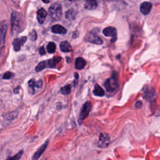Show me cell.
<instances>
[{"instance_id":"obj_26","label":"cell","mask_w":160,"mask_h":160,"mask_svg":"<svg viewBox=\"0 0 160 160\" xmlns=\"http://www.w3.org/2000/svg\"><path fill=\"white\" fill-rule=\"evenodd\" d=\"M30 38L32 41H36L37 39V33L35 31V30H33V31L30 33Z\"/></svg>"},{"instance_id":"obj_17","label":"cell","mask_w":160,"mask_h":160,"mask_svg":"<svg viewBox=\"0 0 160 160\" xmlns=\"http://www.w3.org/2000/svg\"><path fill=\"white\" fill-rule=\"evenodd\" d=\"M18 13L16 12H13L11 15V25H12V29L14 30L16 29L17 26H18L19 20Z\"/></svg>"},{"instance_id":"obj_24","label":"cell","mask_w":160,"mask_h":160,"mask_svg":"<svg viewBox=\"0 0 160 160\" xmlns=\"http://www.w3.org/2000/svg\"><path fill=\"white\" fill-rule=\"evenodd\" d=\"M23 154V151L21 150L20 151H19L16 155L13 156V157H12L8 158L6 160H20L22 157Z\"/></svg>"},{"instance_id":"obj_25","label":"cell","mask_w":160,"mask_h":160,"mask_svg":"<svg viewBox=\"0 0 160 160\" xmlns=\"http://www.w3.org/2000/svg\"><path fill=\"white\" fill-rule=\"evenodd\" d=\"M14 76V74L11 73V72H6L3 76V79H9L12 78Z\"/></svg>"},{"instance_id":"obj_5","label":"cell","mask_w":160,"mask_h":160,"mask_svg":"<svg viewBox=\"0 0 160 160\" xmlns=\"http://www.w3.org/2000/svg\"><path fill=\"white\" fill-rule=\"evenodd\" d=\"M85 39L86 41L90 42V43H92L94 44H103V41L101 38L100 36H98L96 33H94L93 32H90L88 33Z\"/></svg>"},{"instance_id":"obj_18","label":"cell","mask_w":160,"mask_h":160,"mask_svg":"<svg viewBox=\"0 0 160 160\" xmlns=\"http://www.w3.org/2000/svg\"><path fill=\"white\" fill-rule=\"evenodd\" d=\"M8 29V25L6 21H3L1 23V41L4 43L6 36V33Z\"/></svg>"},{"instance_id":"obj_29","label":"cell","mask_w":160,"mask_h":160,"mask_svg":"<svg viewBox=\"0 0 160 160\" xmlns=\"http://www.w3.org/2000/svg\"><path fill=\"white\" fill-rule=\"evenodd\" d=\"M40 54L41 55H44L46 54V51H45V49L44 48L43 46H42L40 48Z\"/></svg>"},{"instance_id":"obj_33","label":"cell","mask_w":160,"mask_h":160,"mask_svg":"<svg viewBox=\"0 0 160 160\" xmlns=\"http://www.w3.org/2000/svg\"><path fill=\"white\" fill-rule=\"evenodd\" d=\"M69 1H71V2H73V1H75L76 0H69Z\"/></svg>"},{"instance_id":"obj_15","label":"cell","mask_w":160,"mask_h":160,"mask_svg":"<svg viewBox=\"0 0 160 160\" xmlns=\"http://www.w3.org/2000/svg\"><path fill=\"white\" fill-rule=\"evenodd\" d=\"M93 94L94 95L96 96H100L102 97L105 96V91L99 85H96L94 86V88L93 90Z\"/></svg>"},{"instance_id":"obj_12","label":"cell","mask_w":160,"mask_h":160,"mask_svg":"<svg viewBox=\"0 0 160 160\" xmlns=\"http://www.w3.org/2000/svg\"><path fill=\"white\" fill-rule=\"evenodd\" d=\"M51 31L54 33L62 34V35H63V34H65L67 32V30L62 25H56L51 27Z\"/></svg>"},{"instance_id":"obj_22","label":"cell","mask_w":160,"mask_h":160,"mask_svg":"<svg viewBox=\"0 0 160 160\" xmlns=\"http://www.w3.org/2000/svg\"><path fill=\"white\" fill-rule=\"evenodd\" d=\"M46 49L49 53H54L56 51V44L53 42H49L47 45Z\"/></svg>"},{"instance_id":"obj_31","label":"cell","mask_w":160,"mask_h":160,"mask_svg":"<svg viewBox=\"0 0 160 160\" xmlns=\"http://www.w3.org/2000/svg\"><path fill=\"white\" fill-rule=\"evenodd\" d=\"M19 90H20V87H18L16 89L14 90V93H18L19 92Z\"/></svg>"},{"instance_id":"obj_30","label":"cell","mask_w":160,"mask_h":160,"mask_svg":"<svg viewBox=\"0 0 160 160\" xmlns=\"http://www.w3.org/2000/svg\"><path fill=\"white\" fill-rule=\"evenodd\" d=\"M43 86V82H42L41 80L36 82V87L38 88H41Z\"/></svg>"},{"instance_id":"obj_8","label":"cell","mask_w":160,"mask_h":160,"mask_svg":"<svg viewBox=\"0 0 160 160\" xmlns=\"http://www.w3.org/2000/svg\"><path fill=\"white\" fill-rule=\"evenodd\" d=\"M26 40H27V37L26 36H22L21 38H18L15 39L13 43L14 51H18L20 50L22 46L26 42Z\"/></svg>"},{"instance_id":"obj_20","label":"cell","mask_w":160,"mask_h":160,"mask_svg":"<svg viewBox=\"0 0 160 160\" xmlns=\"http://www.w3.org/2000/svg\"><path fill=\"white\" fill-rule=\"evenodd\" d=\"M61 59H62V58H59V57H58V58H54L52 59H49L47 62L48 66L51 68H55L56 65V64L58 63Z\"/></svg>"},{"instance_id":"obj_19","label":"cell","mask_w":160,"mask_h":160,"mask_svg":"<svg viewBox=\"0 0 160 160\" xmlns=\"http://www.w3.org/2000/svg\"><path fill=\"white\" fill-rule=\"evenodd\" d=\"M77 14V11L74 9H70L66 11L65 16L70 20H73L76 18V15Z\"/></svg>"},{"instance_id":"obj_7","label":"cell","mask_w":160,"mask_h":160,"mask_svg":"<svg viewBox=\"0 0 160 160\" xmlns=\"http://www.w3.org/2000/svg\"><path fill=\"white\" fill-rule=\"evenodd\" d=\"M110 143V137L106 133H101L99 137L98 146L101 148H105Z\"/></svg>"},{"instance_id":"obj_14","label":"cell","mask_w":160,"mask_h":160,"mask_svg":"<svg viewBox=\"0 0 160 160\" xmlns=\"http://www.w3.org/2000/svg\"><path fill=\"white\" fill-rule=\"evenodd\" d=\"M86 61L82 58H77L75 60V68L77 70H82L86 66Z\"/></svg>"},{"instance_id":"obj_16","label":"cell","mask_w":160,"mask_h":160,"mask_svg":"<svg viewBox=\"0 0 160 160\" xmlns=\"http://www.w3.org/2000/svg\"><path fill=\"white\" fill-rule=\"evenodd\" d=\"M60 49L63 52H70L72 51L71 44L68 41H63L60 44Z\"/></svg>"},{"instance_id":"obj_1","label":"cell","mask_w":160,"mask_h":160,"mask_svg":"<svg viewBox=\"0 0 160 160\" xmlns=\"http://www.w3.org/2000/svg\"><path fill=\"white\" fill-rule=\"evenodd\" d=\"M106 90L109 93H115L119 88L118 76L116 73H114L112 76L106 80L105 83Z\"/></svg>"},{"instance_id":"obj_9","label":"cell","mask_w":160,"mask_h":160,"mask_svg":"<svg viewBox=\"0 0 160 160\" xmlns=\"http://www.w3.org/2000/svg\"><path fill=\"white\" fill-rule=\"evenodd\" d=\"M48 142H49V140H47L46 142L43 144V145H41L38 148V150L35 152V153L33 155V158H32V160H38V159L40 158L41 156L43 154L44 151L46 150V148L48 146Z\"/></svg>"},{"instance_id":"obj_21","label":"cell","mask_w":160,"mask_h":160,"mask_svg":"<svg viewBox=\"0 0 160 160\" xmlns=\"http://www.w3.org/2000/svg\"><path fill=\"white\" fill-rule=\"evenodd\" d=\"M46 66H48L47 62H41L36 66L35 70L36 72H40L42 70H43Z\"/></svg>"},{"instance_id":"obj_6","label":"cell","mask_w":160,"mask_h":160,"mask_svg":"<svg viewBox=\"0 0 160 160\" xmlns=\"http://www.w3.org/2000/svg\"><path fill=\"white\" fill-rule=\"evenodd\" d=\"M104 35L106 36H111V42L112 43H115V42L117 40V31L116 29L112 26H109V27L103 29Z\"/></svg>"},{"instance_id":"obj_28","label":"cell","mask_w":160,"mask_h":160,"mask_svg":"<svg viewBox=\"0 0 160 160\" xmlns=\"http://www.w3.org/2000/svg\"><path fill=\"white\" fill-rule=\"evenodd\" d=\"M143 105V103H142V101H137L136 103H135V107L136 108H140L141 107H142Z\"/></svg>"},{"instance_id":"obj_2","label":"cell","mask_w":160,"mask_h":160,"mask_svg":"<svg viewBox=\"0 0 160 160\" xmlns=\"http://www.w3.org/2000/svg\"><path fill=\"white\" fill-rule=\"evenodd\" d=\"M49 13L54 21H58L62 16V6L60 3H56L53 4L49 8Z\"/></svg>"},{"instance_id":"obj_11","label":"cell","mask_w":160,"mask_h":160,"mask_svg":"<svg viewBox=\"0 0 160 160\" xmlns=\"http://www.w3.org/2000/svg\"><path fill=\"white\" fill-rule=\"evenodd\" d=\"M48 15V13L46 10L43 8H41L37 12V19L38 20L39 23L40 24H43L44 20L45 18H46Z\"/></svg>"},{"instance_id":"obj_10","label":"cell","mask_w":160,"mask_h":160,"mask_svg":"<svg viewBox=\"0 0 160 160\" xmlns=\"http://www.w3.org/2000/svg\"><path fill=\"white\" fill-rule=\"evenodd\" d=\"M152 4L150 2H143L140 5V11L144 15H147L150 13L152 9Z\"/></svg>"},{"instance_id":"obj_23","label":"cell","mask_w":160,"mask_h":160,"mask_svg":"<svg viewBox=\"0 0 160 160\" xmlns=\"http://www.w3.org/2000/svg\"><path fill=\"white\" fill-rule=\"evenodd\" d=\"M71 88L70 85H67L66 86H63L62 89H61V92L64 95H67L71 93Z\"/></svg>"},{"instance_id":"obj_4","label":"cell","mask_w":160,"mask_h":160,"mask_svg":"<svg viewBox=\"0 0 160 160\" xmlns=\"http://www.w3.org/2000/svg\"><path fill=\"white\" fill-rule=\"evenodd\" d=\"M91 108H92V104H91V103L90 101H87L83 105L81 113H80L79 115V122H82L84 120L86 119V118L88 116Z\"/></svg>"},{"instance_id":"obj_32","label":"cell","mask_w":160,"mask_h":160,"mask_svg":"<svg viewBox=\"0 0 160 160\" xmlns=\"http://www.w3.org/2000/svg\"><path fill=\"white\" fill-rule=\"evenodd\" d=\"M42 1L44 3H48L49 2V0H42Z\"/></svg>"},{"instance_id":"obj_27","label":"cell","mask_w":160,"mask_h":160,"mask_svg":"<svg viewBox=\"0 0 160 160\" xmlns=\"http://www.w3.org/2000/svg\"><path fill=\"white\" fill-rule=\"evenodd\" d=\"M28 84H29V87L32 89H34L35 88V86H36V81H35V79H32L30 80V81L28 83Z\"/></svg>"},{"instance_id":"obj_13","label":"cell","mask_w":160,"mask_h":160,"mask_svg":"<svg viewBox=\"0 0 160 160\" xmlns=\"http://www.w3.org/2000/svg\"><path fill=\"white\" fill-rule=\"evenodd\" d=\"M98 6V3L96 0H86L85 3V8L86 10H93Z\"/></svg>"},{"instance_id":"obj_3","label":"cell","mask_w":160,"mask_h":160,"mask_svg":"<svg viewBox=\"0 0 160 160\" xmlns=\"http://www.w3.org/2000/svg\"><path fill=\"white\" fill-rule=\"evenodd\" d=\"M143 93L144 98L147 101H149L155 100L157 97V94L156 93V91L153 87L150 86H147L144 88L143 90Z\"/></svg>"}]
</instances>
